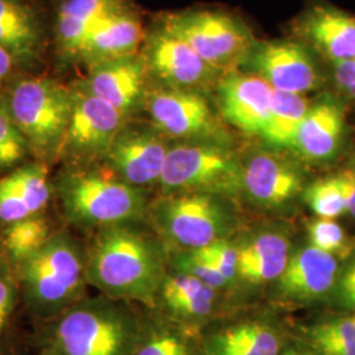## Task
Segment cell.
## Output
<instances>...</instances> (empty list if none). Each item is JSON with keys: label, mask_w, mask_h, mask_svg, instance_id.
I'll list each match as a JSON object with an SVG mask.
<instances>
[{"label": "cell", "mask_w": 355, "mask_h": 355, "mask_svg": "<svg viewBox=\"0 0 355 355\" xmlns=\"http://www.w3.org/2000/svg\"><path fill=\"white\" fill-rule=\"evenodd\" d=\"M135 223L99 229L87 250V283L114 300L153 304L165 278L164 255Z\"/></svg>", "instance_id": "cell-1"}, {"label": "cell", "mask_w": 355, "mask_h": 355, "mask_svg": "<svg viewBox=\"0 0 355 355\" xmlns=\"http://www.w3.org/2000/svg\"><path fill=\"white\" fill-rule=\"evenodd\" d=\"M141 324L114 299L83 297L51 320L42 347L58 355H135Z\"/></svg>", "instance_id": "cell-2"}, {"label": "cell", "mask_w": 355, "mask_h": 355, "mask_svg": "<svg viewBox=\"0 0 355 355\" xmlns=\"http://www.w3.org/2000/svg\"><path fill=\"white\" fill-rule=\"evenodd\" d=\"M20 266L26 308L41 320H54L82 300L87 283V252L67 232L51 234Z\"/></svg>", "instance_id": "cell-3"}, {"label": "cell", "mask_w": 355, "mask_h": 355, "mask_svg": "<svg viewBox=\"0 0 355 355\" xmlns=\"http://www.w3.org/2000/svg\"><path fill=\"white\" fill-rule=\"evenodd\" d=\"M67 220L82 228L137 221L146 199L139 187L98 171L70 170L53 184Z\"/></svg>", "instance_id": "cell-4"}, {"label": "cell", "mask_w": 355, "mask_h": 355, "mask_svg": "<svg viewBox=\"0 0 355 355\" xmlns=\"http://www.w3.org/2000/svg\"><path fill=\"white\" fill-rule=\"evenodd\" d=\"M74 95L46 78L17 82L7 102L29 148L41 158L61 153Z\"/></svg>", "instance_id": "cell-5"}, {"label": "cell", "mask_w": 355, "mask_h": 355, "mask_svg": "<svg viewBox=\"0 0 355 355\" xmlns=\"http://www.w3.org/2000/svg\"><path fill=\"white\" fill-rule=\"evenodd\" d=\"M242 162L216 141L182 142L170 146L159 178L167 192L229 193L241 190Z\"/></svg>", "instance_id": "cell-6"}, {"label": "cell", "mask_w": 355, "mask_h": 355, "mask_svg": "<svg viewBox=\"0 0 355 355\" xmlns=\"http://www.w3.org/2000/svg\"><path fill=\"white\" fill-rule=\"evenodd\" d=\"M153 218L168 241L189 250L225 240L236 225L223 198L204 192L178 193L161 200L153 208Z\"/></svg>", "instance_id": "cell-7"}, {"label": "cell", "mask_w": 355, "mask_h": 355, "mask_svg": "<svg viewBox=\"0 0 355 355\" xmlns=\"http://www.w3.org/2000/svg\"><path fill=\"white\" fill-rule=\"evenodd\" d=\"M162 26L184 40L207 64L224 73L242 64L255 44L241 20L218 11H184L167 15Z\"/></svg>", "instance_id": "cell-8"}, {"label": "cell", "mask_w": 355, "mask_h": 355, "mask_svg": "<svg viewBox=\"0 0 355 355\" xmlns=\"http://www.w3.org/2000/svg\"><path fill=\"white\" fill-rule=\"evenodd\" d=\"M243 64L280 92L305 95L318 89L322 82L316 61L300 42H255Z\"/></svg>", "instance_id": "cell-9"}, {"label": "cell", "mask_w": 355, "mask_h": 355, "mask_svg": "<svg viewBox=\"0 0 355 355\" xmlns=\"http://www.w3.org/2000/svg\"><path fill=\"white\" fill-rule=\"evenodd\" d=\"M73 95V110L61 152L76 159L107 155L124 128L127 114L87 89Z\"/></svg>", "instance_id": "cell-10"}, {"label": "cell", "mask_w": 355, "mask_h": 355, "mask_svg": "<svg viewBox=\"0 0 355 355\" xmlns=\"http://www.w3.org/2000/svg\"><path fill=\"white\" fill-rule=\"evenodd\" d=\"M145 61L153 74L171 89L199 91L221 76L184 40L162 24L148 37Z\"/></svg>", "instance_id": "cell-11"}, {"label": "cell", "mask_w": 355, "mask_h": 355, "mask_svg": "<svg viewBox=\"0 0 355 355\" xmlns=\"http://www.w3.org/2000/svg\"><path fill=\"white\" fill-rule=\"evenodd\" d=\"M148 111L157 130L166 136L209 140L218 132L209 103L199 91L157 89L148 101Z\"/></svg>", "instance_id": "cell-12"}, {"label": "cell", "mask_w": 355, "mask_h": 355, "mask_svg": "<svg viewBox=\"0 0 355 355\" xmlns=\"http://www.w3.org/2000/svg\"><path fill=\"white\" fill-rule=\"evenodd\" d=\"M338 258L308 245L291 254L284 272L277 280L278 296L296 305L316 304L331 297L338 272Z\"/></svg>", "instance_id": "cell-13"}, {"label": "cell", "mask_w": 355, "mask_h": 355, "mask_svg": "<svg viewBox=\"0 0 355 355\" xmlns=\"http://www.w3.org/2000/svg\"><path fill=\"white\" fill-rule=\"evenodd\" d=\"M300 167L275 153L259 152L242 162L241 190L261 207H286L304 191Z\"/></svg>", "instance_id": "cell-14"}, {"label": "cell", "mask_w": 355, "mask_h": 355, "mask_svg": "<svg viewBox=\"0 0 355 355\" xmlns=\"http://www.w3.org/2000/svg\"><path fill=\"white\" fill-rule=\"evenodd\" d=\"M346 108L331 95L312 103L299 128L293 150L309 164L322 165L334 161L346 141Z\"/></svg>", "instance_id": "cell-15"}, {"label": "cell", "mask_w": 355, "mask_h": 355, "mask_svg": "<svg viewBox=\"0 0 355 355\" xmlns=\"http://www.w3.org/2000/svg\"><path fill=\"white\" fill-rule=\"evenodd\" d=\"M168 148L155 132L123 128L107 157L120 179L142 189L159 182Z\"/></svg>", "instance_id": "cell-16"}, {"label": "cell", "mask_w": 355, "mask_h": 355, "mask_svg": "<svg viewBox=\"0 0 355 355\" xmlns=\"http://www.w3.org/2000/svg\"><path fill=\"white\" fill-rule=\"evenodd\" d=\"M224 119L242 132L262 136L270 117L274 89L255 74L230 73L218 83Z\"/></svg>", "instance_id": "cell-17"}, {"label": "cell", "mask_w": 355, "mask_h": 355, "mask_svg": "<svg viewBox=\"0 0 355 355\" xmlns=\"http://www.w3.org/2000/svg\"><path fill=\"white\" fill-rule=\"evenodd\" d=\"M296 29L305 44L331 66L354 60V15L330 4H316L299 19Z\"/></svg>", "instance_id": "cell-18"}, {"label": "cell", "mask_w": 355, "mask_h": 355, "mask_svg": "<svg viewBox=\"0 0 355 355\" xmlns=\"http://www.w3.org/2000/svg\"><path fill=\"white\" fill-rule=\"evenodd\" d=\"M286 345L278 322L253 318L205 331L202 352L204 355H279Z\"/></svg>", "instance_id": "cell-19"}, {"label": "cell", "mask_w": 355, "mask_h": 355, "mask_svg": "<svg viewBox=\"0 0 355 355\" xmlns=\"http://www.w3.org/2000/svg\"><path fill=\"white\" fill-rule=\"evenodd\" d=\"M146 70L145 58L136 54L95 64L86 89L128 114L144 98Z\"/></svg>", "instance_id": "cell-20"}, {"label": "cell", "mask_w": 355, "mask_h": 355, "mask_svg": "<svg viewBox=\"0 0 355 355\" xmlns=\"http://www.w3.org/2000/svg\"><path fill=\"white\" fill-rule=\"evenodd\" d=\"M53 186L42 162L20 166L0 179V223L4 225L36 216L51 200Z\"/></svg>", "instance_id": "cell-21"}, {"label": "cell", "mask_w": 355, "mask_h": 355, "mask_svg": "<svg viewBox=\"0 0 355 355\" xmlns=\"http://www.w3.org/2000/svg\"><path fill=\"white\" fill-rule=\"evenodd\" d=\"M142 40L140 17L124 4L95 26L86 38L79 57L95 64L135 55Z\"/></svg>", "instance_id": "cell-22"}, {"label": "cell", "mask_w": 355, "mask_h": 355, "mask_svg": "<svg viewBox=\"0 0 355 355\" xmlns=\"http://www.w3.org/2000/svg\"><path fill=\"white\" fill-rule=\"evenodd\" d=\"M239 278L263 284L280 278L291 258V243L286 234L267 230L237 245Z\"/></svg>", "instance_id": "cell-23"}, {"label": "cell", "mask_w": 355, "mask_h": 355, "mask_svg": "<svg viewBox=\"0 0 355 355\" xmlns=\"http://www.w3.org/2000/svg\"><path fill=\"white\" fill-rule=\"evenodd\" d=\"M124 0H62L57 13V41L69 57H79L89 33Z\"/></svg>", "instance_id": "cell-24"}, {"label": "cell", "mask_w": 355, "mask_h": 355, "mask_svg": "<svg viewBox=\"0 0 355 355\" xmlns=\"http://www.w3.org/2000/svg\"><path fill=\"white\" fill-rule=\"evenodd\" d=\"M159 293L166 309L177 318L202 321L215 312L217 291L189 274L165 275Z\"/></svg>", "instance_id": "cell-25"}, {"label": "cell", "mask_w": 355, "mask_h": 355, "mask_svg": "<svg viewBox=\"0 0 355 355\" xmlns=\"http://www.w3.org/2000/svg\"><path fill=\"white\" fill-rule=\"evenodd\" d=\"M0 46L16 61H29L37 55L41 32L33 11L19 0H0Z\"/></svg>", "instance_id": "cell-26"}, {"label": "cell", "mask_w": 355, "mask_h": 355, "mask_svg": "<svg viewBox=\"0 0 355 355\" xmlns=\"http://www.w3.org/2000/svg\"><path fill=\"white\" fill-rule=\"evenodd\" d=\"M311 105L312 103L305 98V95L274 89L270 117L261 137L277 149L293 150L299 128Z\"/></svg>", "instance_id": "cell-27"}, {"label": "cell", "mask_w": 355, "mask_h": 355, "mask_svg": "<svg viewBox=\"0 0 355 355\" xmlns=\"http://www.w3.org/2000/svg\"><path fill=\"white\" fill-rule=\"evenodd\" d=\"M299 343L320 355H355V322L349 315L328 318L299 329Z\"/></svg>", "instance_id": "cell-28"}, {"label": "cell", "mask_w": 355, "mask_h": 355, "mask_svg": "<svg viewBox=\"0 0 355 355\" xmlns=\"http://www.w3.org/2000/svg\"><path fill=\"white\" fill-rule=\"evenodd\" d=\"M51 228L42 216L26 217L6 225L3 243L15 263L21 265L51 239Z\"/></svg>", "instance_id": "cell-29"}, {"label": "cell", "mask_w": 355, "mask_h": 355, "mask_svg": "<svg viewBox=\"0 0 355 355\" xmlns=\"http://www.w3.org/2000/svg\"><path fill=\"white\" fill-rule=\"evenodd\" d=\"M135 355H200L187 337L161 324H141ZM204 355V354H202Z\"/></svg>", "instance_id": "cell-30"}, {"label": "cell", "mask_w": 355, "mask_h": 355, "mask_svg": "<svg viewBox=\"0 0 355 355\" xmlns=\"http://www.w3.org/2000/svg\"><path fill=\"white\" fill-rule=\"evenodd\" d=\"M303 199L320 218H331L347 214L343 191L334 175L318 179L303 191Z\"/></svg>", "instance_id": "cell-31"}, {"label": "cell", "mask_w": 355, "mask_h": 355, "mask_svg": "<svg viewBox=\"0 0 355 355\" xmlns=\"http://www.w3.org/2000/svg\"><path fill=\"white\" fill-rule=\"evenodd\" d=\"M28 149L29 145L16 125L8 104L0 101V170L19 165Z\"/></svg>", "instance_id": "cell-32"}, {"label": "cell", "mask_w": 355, "mask_h": 355, "mask_svg": "<svg viewBox=\"0 0 355 355\" xmlns=\"http://www.w3.org/2000/svg\"><path fill=\"white\" fill-rule=\"evenodd\" d=\"M308 237L312 246L334 257H346L350 254V243L343 227L331 218H315L308 227Z\"/></svg>", "instance_id": "cell-33"}, {"label": "cell", "mask_w": 355, "mask_h": 355, "mask_svg": "<svg viewBox=\"0 0 355 355\" xmlns=\"http://www.w3.org/2000/svg\"><path fill=\"white\" fill-rule=\"evenodd\" d=\"M199 257L208 261L216 270L223 275V278L232 284L239 278V253L237 245H233L225 240L212 242L200 249L192 250Z\"/></svg>", "instance_id": "cell-34"}, {"label": "cell", "mask_w": 355, "mask_h": 355, "mask_svg": "<svg viewBox=\"0 0 355 355\" xmlns=\"http://www.w3.org/2000/svg\"><path fill=\"white\" fill-rule=\"evenodd\" d=\"M174 266L178 271L202 280L216 291L223 290L229 286L228 282L223 278V275L216 270L215 267L202 257H199L198 254L193 253L192 250L178 254L174 258Z\"/></svg>", "instance_id": "cell-35"}, {"label": "cell", "mask_w": 355, "mask_h": 355, "mask_svg": "<svg viewBox=\"0 0 355 355\" xmlns=\"http://www.w3.org/2000/svg\"><path fill=\"white\" fill-rule=\"evenodd\" d=\"M334 305L347 312H355V255L340 267L338 278L331 293Z\"/></svg>", "instance_id": "cell-36"}, {"label": "cell", "mask_w": 355, "mask_h": 355, "mask_svg": "<svg viewBox=\"0 0 355 355\" xmlns=\"http://www.w3.org/2000/svg\"><path fill=\"white\" fill-rule=\"evenodd\" d=\"M16 282L7 263L0 259V341L7 330L16 303Z\"/></svg>", "instance_id": "cell-37"}, {"label": "cell", "mask_w": 355, "mask_h": 355, "mask_svg": "<svg viewBox=\"0 0 355 355\" xmlns=\"http://www.w3.org/2000/svg\"><path fill=\"white\" fill-rule=\"evenodd\" d=\"M331 79L343 96L355 101V58L331 66Z\"/></svg>", "instance_id": "cell-38"}, {"label": "cell", "mask_w": 355, "mask_h": 355, "mask_svg": "<svg viewBox=\"0 0 355 355\" xmlns=\"http://www.w3.org/2000/svg\"><path fill=\"white\" fill-rule=\"evenodd\" d=\"M334 178L343 191L347 214L355 218V167H346L334 174Z\"/></svg>", "instance_id": "cell-39"}, {"label": "cell", "mask_w": 355, "mask_h": 355, "mask_svg": "<svg viewBox=\"0 0 355 355\" xmlns=\"http://www.w3.org/2000/svg\"><path fill=\"white\" fill-rule=\"evenodd\" d=\"M15 57L10 51L0 46V79L8 76L12 71Z\"/></svg>", "instance_id": "cell-40"}, {"label": "cell", "mask_w": 355, "mask_h": 355, "mask_svg": "<svg viewBox=\"0 0 355 355\" xmlns=\"http://www.w3.org/2000/svg\"><path fill=\"white\" fill-rule=\"evenodd\" d=\"M279 355H320L313 352L312 349H309L308 346H305L304 343H287L284 346V349L282 350Z\"/></svg>", "instance_id": "cell-41"}, {"label": "cell", "mask_w": 355, "mask_h": 355, "mask_svg": "<svg viewBox=\"0 0 355 355\" xmlns=\"http://www.w3.org/2000/svg\"><path fill=\"white\" fill-rule=\"evenodd\" d=\"M37 355H58L55 354L53 350H51V349H48V347H42L41 349V352L38 353Z\"/></svg>", "instance_id": "cell-42"}, {"label": "cell", "mask_w": 355, "mask_h": 355, "mask_svg": "<svg viewBox=\"0 0 355 355\" xmlns=\"http://www.w3.org/2000/svg\"><path fill=\"white\" fill-rule=\"evenodd\" d=\"M0 355H11L10 352L6 349V346L0 341Z\"/></svg>", "instance_id": "cell-43"}, {"label": "cell", "mask_w": 355, "mask_h": 355, "mask_svg": "<svg viewBox=\"0 0 355 355\" xmlns=\"http://www.w3.org/2000/svg\"><path fill=\"white\" fill-rule=\"evenodd\" d=\"M349 316L354 320L355 322V312H349Z\"/></svg>", "instance_id": "cell-44"}]
</instances>
